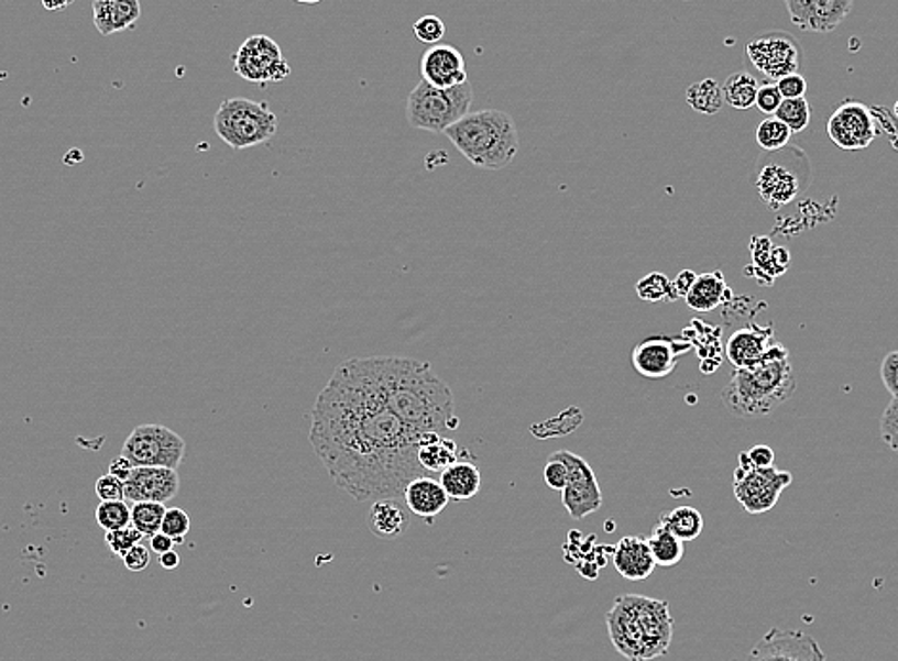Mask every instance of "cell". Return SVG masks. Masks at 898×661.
Listing matches in <instances>:
<instances>
[{"mask_svg": "<svg viewBox=\"0 0 898 661\" xmlns=\"http://www.w3.org/2000/svg\"><path fill=\"white\" fill-rule=\"evenodd\" d=\"M790 20L799 30L832 33L847 20L855 0H784Z\"/></svg>", "mask_w": 898, "mask_h": 661, "instance_id": "cell-16", "label": "cell"}, {"mask_svg": "<svg viewBox=\"0 0 898 661\" xmlns=\"http://www.w3.org/2000/svg\"><path fill=\"white\" fill-rule=\"evenodd\" d=\"M472 98L474 95L469 80L453 88H436L427 80H419L412 95L407 96V123L419 131L440 134L461 117L471 113Z\"/></svg>", "mask_w": 898, "mask_h": 661, "instance_id": "cell-7", "label": "cell"}, {"mask_svg": "<svg viewBox=\"0 0 898 661\" xmlns=\"http://www.w3.org/2000/svg\"><path fill=\"white\" fill-rule=\"evenodd\" d=\"M132 471H134V465H132L129 459L123 458V455H119V458L113 459V461L109 463L108 473L111 474V476H116V478L123 480V482L129 480Z\"/></svg>", "mask_w": 898, "mask_h": 661, "instance_id": "cell-49", "label": "cell"}, {"mask_svg": "<svg viewBox=\"0 0 898 661\" xmlns=\"http://www.w3.org/2000/svg\"><path fill=\"white\" fill-rule=\"evenodd\" d=\"M879 430H881V440L898 455V398H892L889 406L885 407L881 421H879Z\"/></svg>", "mask_w": 898, "mask_h": 661, "instance_id": "cell-40", "label": "cell"}, {"mask_svg": "<svg viewBox=\"0 0 898 661\" xmlns=\"http://www.w3.org/2000/svg\"><path fill=\"white\" fill-rule=\"evenodd\" d=\"M165 513H167V507L163 503H134L131 509V526L136 528L144 538H152L155 533H160Z\"/></svg>", "mask_w": 898, "mask_h": 661, "instance_id": "cell-32", "label": "cell"}, {"mask_svg": "<svg viewBox=\"0 0 898 661\" xmlns=\"http://www.w3.org/2000/svg\"><path fill=\"white\" fill-rule=\"evenodd\" d=\"M150 562H152V551L142 543L132 547L131 551L123 557L124 568L132 574L144 572L145 568L150 566Z\"/></svg>", "mask_w": 898, "mask_h": 661, "instance_id": "cell-46", "label": "cell"}, {"mask_svg": "<svg viewBox=\"0 0 898 661\" xmlns=\"http://www.w3.org/2000/svg\"><path fill=\"white\" fill-rule=\"evenodd\" d=\"M233 71L254 85L282 82L291 75L289 62L280 44L269 35H253L233 54Z\"/></svg>", "mask_w": 898, "mask_h": 661, "instance_id": "cell-9", "label": "cell"}, {"mask_svg": "<svg viewBox=\"0 0 898 661\" xmlns=\"http://www.w3.org/2000/svg\"><path fill=\"white\" fill-rule=\"evenodd\" d=\"M174 546H176L174 539L168 538L167 533H163V531L150 538V551L160 554V557L161 554H165V552L173 551Z\"/></svg>", "mask_w": 898, "mask_h": 661, "instance_id": "cell-50", "label": "cell"}, {"mask_svg": "<svg viewBox=\"0 0 898 661\" xmlns=\"http://www.w3.org/2000/svg\"><path fill=\"white\" fill-rule=\"evenodd\" d=\"M696 277H698V274L692 269H682L677 274V277L671 282V302L679 300V298H687L692 285H694Z\"/></svg>", "mask_w": 898, "mask_h": 661, "instance_id": "cell-47", "label": "cell"}, {"mask_svg": "<svg viewBox=\"0 0 898 661\" xmlns=\"http://www.w3.org/2000/svg\"><path fill=\"white\" fill-rule=\"evenodd\" d=\"M142 533H140L136 528H123V530H113V531H106V546H108L109 551L113 552L116 557H121L123 559L127 552L131 551L132 547L139 546L142 543Z\"/></svg>", "mask_w": 898, "mask_h": 661, "instance_id": "cell-37", "label": "cell"}, {"mask_svg": "<svg viewBox=\"0 0 898 661\" xmlns=\"http://www.w3.org/2000/svg\"><path fill=\"white\" fill-rule=\"evenodd\" d=\"M384 404L406 427L423 432L457 429L456 396L428 362L414 357H363Z\"/></svg>", "mask_w": 898, "mask_h": 661, "instance_id": "cell-2", "label": "cell"}, {"mask_svg": "<svg viewBox=\"0 0 898 661\" xmlns=\"http://www.w3.org/2000/svg\"><path fill=\"white\" fill-rule=\"evenodd\" d=\"M729 285L721 272H708L696 277L694 285L687 295V305L696 312H711L725 302Z\"/></svg>", "mask_w": 898, "mask_h": 661, "instance_id": "cell-27", "label": "cell"}, {"mask_svg": "<svg viewBox=\"0 0 898 661\" xmlns=\"http://www.w3.org/2000/svg\"><path fill=\"white\" fill-rule=\"evenodd\" d=\"M757 90H759V80L755 79L754 75L746 74V71L731 75L723 85L725 103L732 106L734 110L754 108Z\"/></svg>", "mask_w": 898, "mask_h": 661, "instance_id": "cell-31", "label": "cell"}, {"mask_svg": "<svg viewBox=\"0 0 898 661\" xmlns=\"http://www.w3.org/2000/svg\"><path fill=\"white\" fill-rule=\"evenodd\" d=\"M692 349L689 341L682 339H674V337H664V334H654L648 337L645 341L638 342L637 346L631 352V364L633 370L637 371L640 377L666 378L674 373L677 367V360L687 354Z\"/></svg>", "mask_w": 898, "mask_h": 661, "instance_id": "cell-15", "label": "cell"}, {"mask_svg": "<svg viewBox=\"0 0 898 661\" xmlns=\"http://www.w3.org/2000/svg\"><path fill=\"white\" fill-rule=\"evenodd\" d=\"M142 15L140 0H95L92 20L103 37L132 30Z\"/></svg>", "mask_w": 898, "mask_h": 661, "instance_id": "cell-24", "label": "cell"}, {"mask_svg": "<svg viewBox=\"0 0 898 661\" xmlns=\"http://www.w3.org/2000/svg\"><path fill=\"white\" fill-rule=\"evenodd\" d=\"M440 484L449 502H471L482 489V474L471 461H456L440 473Z\"/></svg>", "mask_w": 898, "mask_h": 661, "instance_id": "cell-26", "label": "cell"}, {"mask_svg": "<svg viewBox=\"0 0 898 661\" xmlns=\"http://www.w3.org/2000/svg\"><path fill=\"white\" fill-rule=\"evenodd\" d=\"M606 629L614 648L629 661H650L666 656L674 640L669 604L650 596H617L606 612Z\"/></svg>", "mask_w": 898, "mask_h": 661, "instance_id": "cell-3", "label": "cell"}, {"mask_svg": "<svg viewBox=\"0 0 898 661\" xmlns=\"http://www.w3.org/2000/svg\"><path fill=\"white\" fill-rule=\"evenodd\" d=\"M796 385L790 352L782 342H776L759 364L734 371L721 398L736 417H765L790 400Z\"/></svg>", "mask_w": 898, "mask_h": 661, "instance_id": "cell-4", "label": "cell"}, {"mask_svg": "<svg viewBox=\"0 0 898 661\" xmlns=\"http://www.w3.org/2000/svg\"><path fill=\"white\" fill-rule=\"evenodd\" d=\"M635 291L645 302H661V300L671 302V279L661 272H653L643 279H638Z\"/></svg>", "mask_w": 898, "mask_h": 661, "instance_id": "cell-36", "label": "cell"}, {"mask_svg": "<svg viewBox=\"0 0 898 661\" xmlns=\"http://www.w3.org/2000/svg\"><path fill=\"white\" fill-rule=\"evenodd\" d=\"M782 95H780V90L776 87V82H765V85H759V90H757V98H755V106L759 108V111L763 113H767V115H775L776 110L780 108V103H782Z\"/></svg>", "mask_w": 898, "mask_h": 661, "instance_id": "cell-42", "label": "cell"}, {"mask_svg": "<svg viewBox=\"0 0 898 661\" xmlns=\"http://www.w3.org/2000/svg\"><path fill=\"white\" fill-rule=\"evenodd\" d=\"M297 2H300V4H318L321 0H297Z\"/></svg>", "mask_w": 898, "mask_h": 661, "instance_id": "cell-53", "label": "cell"}, {"mask_svg": "<svg viewBox=\"0 0 898 661\" xmlns=\"http://www.w3.org/2000/svg\"><path fill=\"white\" fill-rule=\"evenodd\" d=\"M746 661H828L824 650L811 635L803 631H784L770 629L765 632L754 648L749 650Z\"/></svg>", "mask_w": 898, "mask_h": 661, "instance_id": "cell-14", "label": "cell"}, {"mask_svg": "<svg viewBox=\"0 0 898 661\" xmlns=\"http://www.w3.org/2000/svg\"><path fill=\"white\" fill-rule=\"evenodd\" d=\"M415 38L423 44H440L446 37V23L438 15H423L414 23Z\"/></svg>", "mask_w": 898, "mask_h": 661, "instance_id": "cell-38", "label": "cell"}, {"mask_svg": "<svg viewBox=\"0 0 898 661\" xmlns=\"http://www.w3.org/2000/svg\"><path fill=\"white\" fill-rule=\"evenodd\" d=\"M121 455L134 466H163L176 471L186 458V442L178 432L150 422L132 430Z\"/></svg>", "mask_w": 898, "mask_h": 661, "instance_id": "cell-8", "label": "cell"}, {"mask_svg": "<svg viewBox=\"0 0 898 661\" xmlns=\"http://www.w3.org/2000/svg\"><path fill=\"white\" fill-rule=\"evenodd\" d=\"M544 478L545 484L551 487V489H555V492H562L566 484H568V480H570L568 466H566L565 461H560L555 453H552L549 461L545 463Z\"/></svg>", "mask_w": 898, "mask_h": 661, "instance_id": "cell-41", "label": "cell"}, {"mask_svg": "<svg viewBox=\"0 0 898 661\" xmlns=\"http://www.w3.org/2000/svg\"><path fill=\"white\" fill-rule=\"evenodd\" d=\"M402 497H404L407 509L412 510V515L428 518V520L440 515L449 503L448 494L440 484V480L428 476V474L412 480Z\"/></svg>", "mask_w": 898, "mask_h": 661, "instance_id": "cell-22", "label": "cell"}, {"mask_svg": "<svg viewBox=\"0 0 898 661\" xmlns=\"http://www.w3.org/2000/svg\"><path fill=\"white\" fill-rule=\"evenodd\" d=\"M160 564L165 568V570H176V568L180 566V554L174 551V549L173 551L165 552V554H161L160 557Z\"/></svg>", "mask_w": 898, "mask_h": 661, "instance_id": "cell-51", "label": "cell"}, {"mask_svg": "<svg viewBox=\"0 0 898 661\" xmlns=\"http://www.w3.org/2000/svg\"><path fill=\"white\" fill-rule=\"evenodd\" d=\"M895 117L898 119V102L895 103Z\"/></svg>", "mask_w": 898, "mask_h": 661, "instance_id": "cell-54", "label": "cell"}, {"mask_svg": "<svg viewBox=\"0 0 898 661\" xmlns=\"http://www.w3.org/2000/svg\"><path fill=\"white\" fill-rule=\"evenodd\" d=\"M687 103L698 113L715 115L725 106L723 87L715 79H703L700 82H694L687 90Z\"/></svg>", "mask_w": 898, "mask_h": 661, "instance_id": "cell-29", "label": "cell"}, {"mask_svg": "<svg viewBox=\"0 0 898 661\" xmlns=\"http://www.w3.org/2000/svg\"><path fill=\"white\" fill-rule=\"evenodd\" d=\"M776 342L778 341H776L775 329L770 326L760 328L752 323L731 334V339L726 342V357L736 370L752 367V365L759 364L760 360L775 349Z\"/></svg>", "mask_w": 898, "mask_h": 661, "instance_id": "cell-19", "label": "cell"}, {"mask_svg": "<svg viewBox=\"0 0 898 661\" xmlns=\"http://www.w3.org/2000/svg\"><path fill=\"white\" fill-rule=\"evenodd\" d=\"M409 524H412V510L407 509L406 503L399 502L398 497L377 499L371 505L368 528L377 538H399L409 530Z\"/></svg>", "mask_w": 898, "mask_h": 661, "instance_id": "cell-23", "label": "cell"}, {"mask_svg": "<svg viewBox=\"0 0 898 661\" xmlns=\"http://www.w3.org/2000/svg\"><path fill=\"white\" fill-rule=\"evenodd\" d=\"M612 560H614L617 574L629 582H643L653 575L654 568H656L648 541L637 536L620 539L617 546L614 547Z\"/></svg>", "mask_w": 898, "mask_h": 661, "instance_id": "cell-20", "label": "cell"}, {"mask_svg": "<svg viewBox=\"0 0 898 661\" xmlns=\"http://www.w3.org/2000/svg\"><path fill=\"white\" fill-rule=\"evenodd\" d=\"M747 455H749L754 469L775 466V451L770 450L768 445H755V448L747 451Z\"/></svg>", "mask_w": 898, "mask_h": 661, "instance_id": "cell-48", "label": "cell"}, {"mask_svg": "<svg viewBox=\"0 0 898 661\" xmlns=\"http://www.w3.org/2000/svg\"><path fill=\"white\" fill-rule=\"evenodd\" d=\"M793 476L788 471L768 469H740L734 474V495L740 507L747 515H765L776 507L786 487H790Z\"/></svg>", "mask_w": 898, "mask_h": 661, "instance_id": "cell-10", "label": "cell"}, {"mask_svg": "<svg viewBox=\"0 0 898 661\" xmlns=\"http://www.w3.org/2000/svg\"><path fill=\"white\" fill-rule=\"evenodd\" d=\"M180 492V476L173 469L163 466H134L124 482V499L131 503L171 502Z\"/></svg>", "mask_w": 898, "mask_h": 661, "instance_id": "cell-17", "label": "cell"}, {"mask_svg": "<svg viewBox=\"0 0 898 661\" xmlns=\"http://www.w3.org/2000/svg\"><path fill=\"white\" fill-rule=\"evenodd\" d=\"M419 438L384 404L363 357L342 362L311 407V448L355 502L402 497L427 474L417 461Z\"/></svg>", "mask_w": 898, "mask_h": 661, "instance_id": "cell-1", "label": "cell"}, {"mask_svg": "<svg viewBox=\"0 0 898 661\" xmlns=\"http://www.w3.org/2000/svg\"><path fill=\"white\" fill-rule=\"evenodd\" d=\"M747 58L763 77L776 82L786 75L797 74L801 66V46L784 31H768L752 38L746 46Z\"/></svg>", "mask_w": 898, "mask_h": 661, "instance_id": "cell-11", "label": "cell"}, {"mask_svg": "<svg viewBox=\"0 0 898 661\" xmlns=\"http://www.w3.org/2000/svg\"><path fill=\"white\" fill-rule=\"evenodd\" d=\"M277 115L266 102L228 98L215 113V132L232 150L261 146L276 136Z\"/></svg>", "mask_w": 898, "mask_h": 661, "instance_id": "cell-6", "label": "cell"}, {"mask_svg": "<svg viewBox=\"0 0 898 661\" xmlns=\"http://www.w3.org/2000/svg\"><path fill=\"white\" fill-rule=\"evenodd\" d=\"M775 117L790 129L791 134L803 132L811 124V106L807 102V98L782 100Z\"/></svg>", "mask_w": 898, "mask_h": 661, "instance_id": "cell-34", "label": "cell"}, {"mask_svg": "<svg viewBox=\"0 0 898 661\" xmlns=\"http://www.w3.org/2000/svg\"><path fill=\"white\" fill-rule=\"evenodd\" d=\"M443 134L464 159L485 170L508 167L521 146L513 117L500 110L471 111Z\"/></svg>", "mask_w": 898, "mask_h": 661, "instance_id": "cell-5", "label": "cell"}, {"mask_svg": "<svg viewBox=\"0 0 898 661\" xmlns=\"http://www.w3.org/2000/svg\"><path fill=\"white\" fill-rule=\"evenodd\" d=\"M417 461L425 473H442L459 461L457 443L440 432H423L417 443Z\"/></svg>", "mask_w": 898, "mask_h": 661, "instance_id": "cell-25", "label": "cell"}, {"mask_svg": "<svg viewBox=\"0 0 898 661\" xmlns=\"http://www.w3.org/2000/svg\"><path fill=\"white\" fill-rule=\"evenodd\" d=\"M790 129L776 117H767L765 121H760L757 131H755V140L765 152H780L790 144Z\"/></svg>", "mask_w": 898, "mask_h": 661, "instance_id": "cell-33", "label": "cell"}, {"mask_svg": "<svg viewBox=\"0 0 898 661\" xmlns=\"http://www.w3.org/2000/svg\"><path fill=\"white\" fill-rule=\"evenodd\" d=\"M560 461H565L570 480L562 489V505L573 520H583L602 507V489L596 474L585 459L572 451H557Z\"/></svg>", "mask_w": 898, "mask_h": 661, "instance_id": "cell-12", "label": "cell"}, {"mask_svg": "<svg viewBox=\"0 0 898 661\" xmlns=\"http://www.w3.org/2000/svg\"><path fill=\"white\" fill-rule=\"evenodd\" d=\"M828 136L845 152L866 150L877 136L872 108L856 100L841 103L828 121Z\"/></svg>", "mask_w": 898, "mask_h": 661, "instance_id": "cell-13", "label": "cell"}, {"mask_svg": "<svg viewBox=\"0 0 898 661\" xmlns=\"http://www.w3.org/2000/svg\"><path fill=\"white\" fill-rule=\"evenodd\" d=\"M96 495L102 502H123L124 499V482L116 478L111 474H103L102 478L96 482Z\"/></svg>", "mask_w": 898, "mask_h": 661, "instance_id": "cell-43", "label": "cell"}, {"mask_svg": "<svg viewBox=\"0 0 898 661\" xmlns=\"http://www.w3.org/2000/svg\"><path fill=\"white\" fill-rule=\"evenodd\" d=\"M759 196L770 209L790 205L799 194V178L782 163H768L757 176Z\"/></svg>", "mask_w": 898, "mask_h": 661, "instance_id": "cell-21", "label": "cell"}, {"mask_svg": "<svg viewBox=\"0 0 898 661\" xmlns=\"http://www.w3.org/2000/svg\"><path fill=\"white\" fill-rule=\"evenodd\" d=\"M96 522L106 531L123 530L131 526V509L124 502H102L96 509Z\"/></svg>", "mask_w": 898, "mask_h": 661, "instance_id": "cell-35", "label": "cell"}, {"mask_svg": "<svg viewBox=\"0 0 898 661\" xmlns=\"http://www.w3.org/2000/svg\"><path fill=\"white\" fill-rule=\"evenodd\" d=\"M648 547L653 551L654 562L656 566H675L681 562L685 557V541L675 538L671 531L666 530L661 524L654 528L650 538L646 539Z\"/></svg>", "mask_w": 898, "mask_h": 661, "instance_id": "cell-30", "label": "cell"}, {"mask_svg": "<svg viewBox=\"0 0 898 661\" xmlns=\"http://www.w3.org/2000/svg\"><path fill=\"white\" fill-rule=\"evenodd\" d=\"M189 526H191V520H189L188 513L174 507V509H167V513H165V518L161 524V531L167 533L168 538H173L174 543H182L188 536Z\"/></svg>", "mask_w": 898, "mask_h": 661, "instance_id": "cell-39", "label": "cell"}, {"mask_svg": "<svg viewBox=\"0 0 898 661\" xmlns=\"http://www.w3.org/2000/svg\"><path fill=\"white\" fill-rule=\"evenodd\" d=\"M659 524L685 543L700 538L703 531L702 513L694 507H677L669 513H664L659 518Z\"/></svg>", "mask_w": 898, "mask_h": 661, "instance_id": "cell-28", "label": "cell"}, {"mask_svg": "<svg viewBox=\"0 0 898 661\" xmlns=\"http://www.w3.org/2000/svg\"><path fill=\"white\" fill-rule=\"evenodd\" d=\"M420 75L436 88L459 87L469 80L464 56L451 44L430 46L420 59Z\"/></svg>", "mask_w": 898, "mask_h": 661, "instance_id": "cell-18", "label": "cell"}, {"mask_svg": "<svg viewBox=\"0 0 898 661\" xmlns=\"http://www.w3.org/2000/svg\"><path fill=\"white\" fill-rule=\"evenodd\" d=\"M879 375L884 381L885 388L891 393L892 398H898V350H892L881 362Z\"/></svg>", "mask_w": 898, "mask_h": 661, "instance_id": "cell-45", "label": "cell"}, {"mask_svg": "<svg viewBox=\"0 0 898 661\" xmlns=\"http://www.w3.org/2000/svg\"><path fill=\"white\" fill-rule=\"evenodd\" d=\"M776 87L780 90L784 100H796V98H804L807 96V88L809 82L801 74H790L776 80Z\"/></svg>", "mask_w": 898, "mask_h": 661, "instance_id": "cell-44", "label": "cell"}, {"mask_svg": "<svg viewBox=\"0 0 898 661\" xmlns=\"http://www.w3.org/2000/svg\"><path fill=\"white\" fill-rule=\"evenodd\" d=\"M73 2L75 0H41L44 10H48V12H64V10L72 7Z\"/></svg>", "mask_w": 898, "mask_h": 661, "instance_id": "cell-52", "label": "cell"}]
</instances>
